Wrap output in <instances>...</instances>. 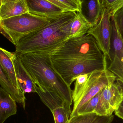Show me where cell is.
I'll return each instance as SVG.
<instances>
[{
	"mask_svg": "<svg viewBox=\"0 0 123 123\" xmlns=\"http://www.w3.org/2000/svg\"><path fill=\"white\" fill-rule=\"evenodd\" d=\"M113 16L123 40V6L117 10Z\"/></svg>",
	"mask_w": 123,
	"mask_h": 123,
	"instance_id": "cell-24",
	"label": "cell"
},
{
	"mask_svg": "<svg viewBox=\"0 0 123 123\" xmlns=\"http://www.w3.org/2000/svg\"><path fill=\"white\" fill-rule=\"evenodd\" d=\"M99 115L95 113L78 115L69 118L67 123H92Z\"/></svg>",
	"mask_w": 123,
	"mask_h": 123,
	"instance_id": "cell-23",
	"label": "cell"
},
{
	"mask_svg": "<svg viewBox=\"0 0 123 123\" xmlns=\"http://www.w3.org/2000/svg\"><path fill=\"white\" fill-rule=\"evenodd\" d=\"M108 69L116 76V80L123 84V57L121 59H113Z\"/></svg>",
	"mask_w": 123,
	"mask_h": 123,
	"instance_id": "cell-21",
	"label": "cell"
},
{
	"mask_svg": "<svg viewBox=\"0 0 123 123\" xmlns=\"http://www.w3.org/2000/svg\"><path fill=\"white\" fill-rule=\"evenodd\" d=\"M77 12L74 20L62 29L68 39L84 35L92 27L80 12Z\"/></svg>",
	"mask_w": 123,
	"mask_h": 123,
	"instance_id": "cell-11",
	"label": "cell"
},
{
	"mask_svg": "<svg viewBox=\"0 0 123 123\" xmlns=\"http://www.w3.org/2000/svg\"><path fill=\"white\" fill-rule=\"evenodd\" d=\"M16 102L8 92L0 87V123H4L8 118L16 114Z\"/></svg>",
	"mask_w": 123,
	"mask_h": 123,
	"instance_id": "cell-14",
	"label": "cell"
},
{
	"mask_svg": "<svg viewBox=\"0 0 123 123\" xmlns=\"http://www.w3.org/2000/svg\"><path fill=\"white\" fill-rule=\"evenodd\" d=\"M115 113L116 115L123 120V99Z\"/></svg>",
	"mask_w": 123,
	"mask_h": 123,
	"instance_id": "cell-28",
	"label": "cell"
},
{
	"mask_svg": "<svg viewBox=\"0 0 123 123\" xmlns=\"http://www.w3.org/2000/svg\"><path fill=\"white\" fill-rule=\"evenodd\" d=\"M0 85L1 87L8 92L16 102L21 105L24 109L26 107L25 94L15 88L6 71L0 64Z\"/></svg>",
	"mask_w": 123,
	"mask_h": 123,
	"instance_id": "cell-17",
	"label": "cell"
},
{
	"mask_svg": "<svg viewBox=\"0 0 123 123\" xmlns=\"http://www.w3.org/2000/svg\"><path fill=\"white\" fill-rule=\"evenodd\" d=\"M46 0L59 6L60 8L64 10L66 12L73 11L70 8L66 6L63 4L61 3L57 0Z\"/></svg>",
	"mask_w": 123,
	"mask_h": 123,
	"instance_id": "cell-27",
	"label": "cell"
},
{
	"mask_svg": "<svg viewBox=\"0 0 123 123\" xmlns=\"http://www.w3.org/2000/svg\"><path fill=\"white\" fill-rule=\"evenodd\" d=\"M1 5H2V1H1V0H0V7Z\"/></svg>",
	"mask_w": 123,
	"mask_h": 123,
	"instance_id": "cell-30",
	"label": "cell"
},
{
	"mask_svg": "<svg viewBox=\"0 0 123 123\" xmlns=\"http://www.w3.org/2000/svg\"><path fill=\"white\" fill-rule=\"evenodd\" d=\"M109 11L103 7L97 24L89 29L87 33L92 35L103 55L112 61L110 56L111 26Z\"/></svg>",
	"mask_w": 123,
	"mask_h": 123,
	"instance_id": "cell-8",
	"label": "cell"
},
{
	"mask_svg": "<svg viewBox=\"0 0 123 123\" xmlns=\"http://www.w3.org/2000/svg\"><path fill=\"white\" fill-rule=\"evenodd\" d=\"M76 12H66L56 17L42 28L19 38L15 45L18 55L28 53H49L57 49L67 39L62 28L72 21L76 16Z\"/></svg>",
	"mask_w": 123,
	"mask_h": 123,
	"instance_id": "cell-1",
	"label": "cell"
},
{
	"mask_svg": "<svg viewBox=\"0 0 123 123\" xmlns=\"http://www.w3.org/2000/svg\"><path fill=\"white\" fill-rule=\"evenodd\" d=\"M13 54V53L8 52L0 47V64L6 71L15 88L22 91L19 87L12 61Z\"/></svg>",
	"mask_w": 123,
	"mask_h": 123,
	"instance_id": "cell-18",
	"label": "cell"
},
{
	"mask_svg": "<svg viewBox=\"0 0 123 123\" xmlns=\"http://www.w3.org/2000/svg\"><path fill=\"white\" fill-rule=\"evenodd\" d=\"M123 99V84L116 80L102 90L94 113L100 116L112 115Z\"/></svg>",
	"mask_w": 123,
	"mask_h": 123,
	"instance_id": "cell-7",
	"label": "cell"
},
{
	"mask_svg": "<svg viewBox=\"0 0 123 123\" xmlns=\"http://www.w3.org/2000/svg\"><path fill=\"white\" fill-rule=\"evenodd\" d=\"M66 6L76 12H80L81 1L80 0H57Z\"/></svg>",
	"mask_w": 123,
	"mask_h": 123,
	"instance_id": "cell-25",
	"label": "cell"
},
{
	"mask_svg": "<svg viewBox=\"0 0 123 123\" xmlns=\"http://www.w3.org/2000/svg\"><path fill=\"white\" fill-rule=\"evenodd\" d=\"M82 0H80V1H81H81H82Z\"/></svg>",
	"mask_w": 123,
	"mask_h": 123,
	"instance_id": "cell-31",
	"label": "cell"
},
{
	"mask_svg": "<svg viewBox=\"0 0 123 123\" xmlns=\"http://www.w3.org/2000/svg\"><path fill=\"white\" fill-rule=\"evenodd\" d=\"M114 119V116H98L92 123H111Z\"/></svg>",
	"mask_w": 123,
	"mask_h": 123,
	"instance_id": "cell-26",
	"label": "cell"
},
{
	"mask_svg": "<svg viewBox=\"0 0 123 123\" xmlns=\"http://www.w3.org/2000/svg\"><path fill=\"white\" fill-rule=\"evenodd\" d=\"M49 19L28 12L0 20V26L15 45L22 37L48 24Z\"/></svg>",
	"mask_w": 123,
	"mask_h": 123,
	"instance_id": "cell-5",
	"label": "cell"
},
{
	"mask_svg": "<svg viewBox=\"0 0 123 123\" xmlns=\"http://www.w3.org/2000/svg\"><path fill=\"white\" fill-rule=\"evenodd\" d=\"M51 60L55 69L70 86L79 75L91 73L107 67L106 57L102 59L63 60L51 58Z\"/></svg>",
	"mask_w": 123,
	"mask_h": 123,
	"instance_id": "cell-6",
	"label": "cell"
},
{
	"mask_svg": "<svg viewBox=\"0 0 123 123\" xmlns=\"http://www.w3.org/2000/svg\"><path fill=\"white\" fill-rule=\"evenodd\" d=\"M29 13L51 18L66 12L64 10L46 0H25Z\"/></svg>",
	"mask_w": 123,
	"mask_h": 123,
	"instance_id": "cell-9",
	"label": "cell"
},
{
	"mask_svg": "<svg viewBox=\"0 0 123 123\" xmlns=\"http://www.w3.org/2000/svg\"><path fill=\"white\" fill-rule=\"evenodd\" d=\"M116 78L107 67L90 73L88 79L83 84L74 83L72 92L74 107L69 118L77 116L78 111L82 105L110 83L115 82Z\"/></svg>",
	"mask_w": 123,
	"mask_h": 123,
	"instance_id": "cell-4",
	"label": "cell"
},
{
	"mask_svg": "<svg viewBox=\"0 0 123 123\" xmlns=\"http://www.w3.org/2000/svg\"><path fill=\"white\" fill-rule=\"evenodd\" d=\"M111 26L110 56L111 60L123 57V40L113 16H111Z\"/></svg>",
	"mask_w": 123,
	"mask_h": 123,
	"instance_id": "cell-15",
	"label": "cell"
},
{
	"mask_svg": "<svg viewBox=\"0 0 123 123\" xmlns=\"http://www.w3.org/2000/svg\"><path fill=\"white\" fill-rule=\"evenodd\" d=\"M101 3L102 6L109 11L111 16L123 6V0H101Z\"/></svg>",
	"mask_w": 123,
	"mask_h": 123,
	"instance_id": "cell-22",
	"label": "cell"
},
{
	"mask_svg": "<svg viewBox=\"0 0 123 123\" xmlns=\"http://www.w3.org/2000/svg\"><path fill=\"white\" fill-rule=\"evenodd\" d=\"M16 0H1L2 1V4L7 3V2H11V1H14Z\"/></svg>",
	"mask_w": 123,
	"mask_h": 123,
	"instance_id": "cell-29",
	"label": "cell"
},
{
	"mask_svg": "<svg viewBox=\"0 0 123 123\" xmlns=\"http://www.w3.org/2000/svg\"><path fill=\"white\" fill-rule=\"evenodd\" d=\"M72 111L71 108L60 107L51 111L55 123H67Z\"/></svg>",
	"mask_w": 123,
	"mask_h": 123,
	"instance_id": "cell-19",
	"label": "cell"
},
{
	"mask_svg": "<svg viewBox=\"0 0 123 123\" xmlns=\"http://www.w3.org/2000/svg\"><path fill=\"white\" fill-rule=\"evenodd\" d=\"M12 60L20 89L25 94L36 92L34 82L23 65L18 55L13 53Z\"/></svg>",
	"mask_w": 123,
	"mask_h": 123,
	"instance_id": "cell-10",
	"label": "cell"
},
{
	"mask_svg": "<svg viewBox=\"0 0 123 123\" xmlns=\"http://www.w3.org/2000/svg\"><path fill=\"white\" fill-rule=\"evenodd\" d=\"M102 94V90L82 105L78 111V115H84L94 113Z\"/></svg>",
	"mask_w": 123,
	"mask_h": 123,
	"instance_id": "cell-20",
	"label": "cell"
},
{
	"mask_svg": "<svg viewBox=\"0 0 123 123\" xmlns=\"http://www.w3.org/2000/svg\"><path fill=\"white\" fill-rule=\"evenodd\" d=\"M103 7L100 0H82L80 12L92 27L94 26L100 18Z\"/></svg>",
	"mask_w": 123,
	"mask_h": 123,
	"instance_id": "cell-12",
	"label": "cell"
},
{
	"mask_svg": "<svg viewBox=\"0 0 123 123\" xmlns=\"http://www.w3.org/2000/svg\"><path fill=\"white\" fill-rule=\"evenodd\" d=\"M49 54L51 58L63 60L102 59L106 57L96 40L88 33L79 37L68 39Z\"/></svg>",
	"mask_w": 123,
	"mask_h": 123,
	"instance_id": "cell-3",
	"label": "cell"
},
{
	"mask_svg": "<svg viewBox=\"0 0 123 123\" xmlns=\"http://www.w3.org/2000/svg\"><path fill=\"white\" fill-rule=\"evenodd\" d=\"M18 55L35 84L45 87L69 105H72V91L53 67L49 53H28Z\"/></svg>",
	"mask_w": 123,
	"mask_h": 123,
	"instance_id": "cell-2",
	"label": "cell"
},
{
	"mask_svg": "<svg viewBox=\"0 0 123 123\" xmlns=\"http://www.w3.org/2000/svg\"><path fill=\"white\" fill-rule=\"evenodd\" d=\"M36 92L43 103L52 111L60 107L71 108V105L55 93L38 84H35Z\"/></svg>",
	"mask_w": 123,
	"mask_h": 123,
	"instance_id": "cell-13",
	"label": "cell"
},
{
	"mask_svg": "<svg viewBox=\"0 0 123 123\" xmlns=\"http://www.w3.org/2000/svg\"><path fill=\"white\" fill-rule=\"evenodd\" d=\"M29 9L25 0L3 4L0 7V20L28 13Z\"/></svg>",
	"mask_w": 123,
	"mask_h": 123,
	"instance_id": "cell-16",
	"label": "cell"
}]
</instances>
